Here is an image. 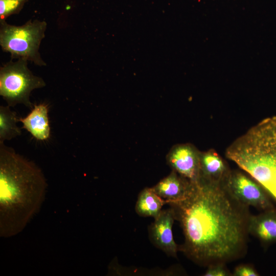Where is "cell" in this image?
Instances as JSON below:
<instances>
[{
  "mask_svg": "<svg viewBox=\"0 0 276 276\" xmlns=\"http://www.w3.org/2000/svg\"><path fill=\"white\" fill-rule=\"evenodd\" d=\"M185 237L179 250L204 267L238 260L246 252L249 206L223 182L199 178L191 181L185 196L167 203Z\"/></svg>",
  "mask_w": 276,
  "mask_h": 276,
  "instance_id": "6da1fadb",
  "label": "cell"
},
{
  "mask_svg": "<svg viewBox=\"0 0 276 276\" xmlns=\"http://www.w3.org/2000/svg\"><path fill=\"white\" fill-rule=\"evenodd\" d=\"M47 183L33 162L0 143V236L21 232L38 212Z\"/></svg>",
  "mask_w": 276,
  "mask_h": 276,
  "instance_id": "7a4b0ae2",
  "label": "cell"
},
{
  "mask_svg": "<svg viewBox=\"0 0 276 276\" xmlns=\"http://www.w3.org/2000/svg\"><path fill=\"white\" fill-rule=\"evenodd\" d=\"M225 155L276 200V116L263 120L237 138Z\"/></svg>",
  "mask_w": 276,
  "mask_h": 276,
  "instance_id": "3957f363",
  "label": "cell"
},
{
  "mask_svg": "<svg viewBox=\"0 0 276 276\" xmlns=\"http://www.w3.org/2000/svg\"><path fill=\"white\" fill-rule=\"evenodd\" d=\"M47 24L44 21L29 20L22 26L0 21V45L11 54V59H23L39 66L46 65L39 52L44 37Z\"/></svg>",
  "mask_w": 276,
  "mask_h": 276,
  "instance_id": "277c9868",
  "label": "cell"
},
{
  "mask_svg": "<svg viewBox=\"0 0 276 276\" xmlns=\"http://www.w3.org/2000/svg\"><path fill=\"white\" fill-rule=\"evenodd\" d=\"M45 85L42 78L29 70L26 60H11L1 67L0 95L10 106L22 104L32 109L34 105L30 100L31 93Z\"/></svg>",
  "mask_w": 276,
  "mask_h": 276,
  "instance_id": "5b68a950",
  "label": "cell"
},
{
  "mask_svg": "<svg viewBox=\"0 0 276 276\" xmlns=\"http://www.w3.org/2000/svg\"><path fill=\"white\" fill-rule=\"evenodd\" d=\"M224 183L243 204L262 211L274 209L264 188L244 171L231 170Z\"/></svg>",
  "mask_w": 276,
  "mask_h": 276,
  "instance_id": "8992f818",
  "label": "cell"
},
{
  "mask_svg": "<svg viewBox=\"0 0 276 276\" xmlns=\"http://www.w3.org/2000/svg\"><path fill=\"white\" fill-rule=\"evenodd\" d=\"M200 153L191 144H177L167 154V163L172 170L191 181H195L200 176Z\"/></svg>",
  "mask_w": 276,
  "mask_h": 276,
  "instance_id": "52a82bcc",
  "label": "cell"
},
{
  "mask_svg": "<svg viewBox=\"0 0 276 276\" xmlns=\"http://www.w3.org/2000/svg\"><path fill=\"white\" fill-rule=\"evenodd\" d=\"M175 220L173 210H162L149 226V237L151 243L168 256L177 258L178 246L175 242L172 228Z\"/></svg>",
  "mask_w": 276,
  "mask_h": 276,
  "instance_id": "ba28073f",
  "label": "cell"
},
{
  "mask_svg": "<svg viewBox=\"0 0 276 276\" xmlns=\"http://www.w3.org/2000/svg\"><path fill=\"white\" fill-rule=\"evenodd\" d=\"M231 170L226 162L216 150L211 149L201 152L199 178L214 182H223Z\"/></svg>",
  "mask_w": 276,
  "mask_h": 276,
  "instance_id": "9c48e42d",
  "label": "cell"
},
{
  "mask_svg": "<svg viewBox=\"0 0 276 276\" xmlns=\"http://www.w3.org/2000/svg\"><path fill=\"white\" fill-rule=\"evenodd\" d=\"M248 232L249 234L256 237L263 243L275 242V209L264 211L256 215H251L248 224Z\"/></svg>",
  "mask_w": 276,
  "mask_h": 276,
  "instance_id": "30bf717a",
  "label": "cell"
},
{
  "mask_svg": "<svg viewBox=\"0 0 276 276\" xmlns=\"http://www.w3.org/2000/svg\"><path fill=\"white\" fill-rule=\"evenodd\" d=\"M19 121L36 140L45 141L50 136V127L48 117V107L45 104L34 105L31 112Z\"/></svg>",
  "mask_w": 276,
  "mask_h": 276,
  "instance_id": "8fae6325",
  "label": "cell"
},
{
  "mask_svg": "<svg viewBox=\"0 0 276 276\" xmlns=\"http://www.w3.org/2000/svg\"><path fill=\"white\" fill-rule=\"evenodd\" d=\"M191 180L172 170L167 176L152 187L154 192L160 197L169 202L183 198L190 187Z\"/></svg>",
  "mask_w": 276,
  "mask_h": 276,
  "instance_id": "7c38bea8",
  "label": "cell"
},
{
  "mask_svg": "<svg viewBox=\"0 0 276 276\" xmlns=\"http://www.w3.org/2000/svg\"><path fill=\"white\" fill-rule=\"evenodd\" d=\"M166 201L158 196L152 188H146L139 194L135 210L140 216L154 219L160 214Z\"/></svg>",
  "mask_w": 276,
  "mask_h": 276,
  "instance_id": "4fadbf2b",
  "label": "cell"
},
{
  "mask_svg": "<svg viewBox=\"0 0 276 276\" xmlns=\"http://www.w3.org/2000/svg\"><path fill=\"white\" fill-rule=\"evenodd\" d=\"M10 106H0V143H4L21 134V129L17 125L19 119Z\"/></svg>",
  "mask_w": 276,
  "mask_h": 276,
  "instance_id": "5bb4252c",
  "label": "cell"
},
{
  "mask_svg": "<svg viewBox=\"0 0 276 276\" xmlns=\"http://www.w3.org/2000/svg\"><path fill=\"white\" fill-rule=\"evenodd\" d=\"M27 0H0V21L5 20L8 16L17 14Z\"/></svg>",
  "mask_w": 276,
  "mask_h": 276,
  "instance_id": "9a60e30c",
  "label": "cell"
},
{
  "mask_svg": "<svg viewBox=\"0 0 276 276\" xmlns=\"http://www.w3.org/2000/svg\"><path fill=\"white\" fill-rule=\"evenodd\" d=\"M232 273L227 269L225 264H216L208 267L204 276H228Z\"/></svg>",
  "mask_w": 276,
  "mask_h": 276,
  "instance_id": "2e32d148",
  "label": "cell"
},
{
  "mask_svg": "<svg viewBox=\"0 0 276 276\" xmlns=\"http://www.w3.org/2000/svg\"><path fill=\"white\" fill-rule=\"evenodd\" d=\"M235 276H258L259 273L253 267L248 264H241L237 266L232 273Z\"/></svg>",
  "mask_w": 276,
  "mask_h": 276,
  "instance_id": "e0dca14e",
  "label": "cell"
}]
</instances>
